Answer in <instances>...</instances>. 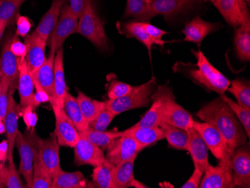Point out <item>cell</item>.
Here are the masks:
<instances>
[{
	"instance_id": "ba28073f",
	"label": "cell",
	"mask_w": 250,
	"mask_h": 188,
	"mask_svg": "<svg viewBox=\"0 0 250 188\" xmlns=\"http://www.w3.org/2000/svg\"><path fill=\"white\" fill-rule=\"evenodd\" d=\"M79 18L74 15L67 4L63 6L61 14L50 38V53L56 54L64 41L71 35L77 33Z\"/></svg>"
},
{
	"instance_id": "11a10c76",
	"label": "cell",
	"mask_w": 250,
	"mask_h": 188,
	"mask_svg": "<svg viewBox=\"0 0 250 188\" xmlns=\"http://www.w3.org/2000/svg\"><path fill=\"white\" fill-rule=\"evenodd\" d=\"M238 2H239L240 6H241V9H242L244 15H247V16H250V13H249L248 10V5H247L246 0H238Z\"/></svg>"
},
{
	"instance_id": "30bf717a",
	"label": "cell",
	"mask_w": 250,
	"mask_h": 188,
	"mask_svg": "<svg viewBox=\"0 0 250 188\" xmlns=\"http://www.w3.org/2000/svg\"><path fill=\"white\" fill-rule=\"evenodd\" d=\"M199 188H236L233 179L231 161H219L218 165L213 167L210 164L204 172Z\"/></svg>"
},
{
	"instance_id": "d6986e66",
	"label": "cell",
	"mask_w": 250,
	"mask_h": 188,
	"mask_svg": "<svg viewBox=\"0 0 250 188\" xmlns=\"http://www.w3.org/2000/svg\"><path fill=\"white\" fill-rule=\"evenodd\" d=\"M188 131L189 134L188 151L192 157L195 169H199L204 173L210 166L208 162V148L202 136L194 127H191Z\"/></svg>"
},
{
	"instance_id": "44dd1931",
	"label": "cell",
	"mask_w": 250,
	"mask_h": 188,
	"mask_svg": "<svg viewBox=\"0 0 250 188\" xmlns=\"http://www.w3.org/2000/svg\"><path fill=\"white\" fill-rule=\"evenodd\" d=\"M194 122L192 116L186 109L175 102V98L168 100L166 105L161 123H166L188 130L193 127Z\"/></svg>"
},
{
	"instance_id": "8992f818",
	"label": "cell",
	"mask_w": 250,
	"mask_h": 188,
	"mask_svg": "<svg viewBox=\"0 0 250 188\" xmlns=\"http://www.w3.org/2000/svg\"><path fill=\"white\" fill-rule=\"evenodd\" d=\"M175 98L172 88L168 85H157L151 95V106L139 123L132 127H156L160 126L166 105L171 98Z\"/></svg>"
},
{
	"instance_id": "484cf974",
	"label": "cell",
	"mask_w": 250,
	"mask_h": 188,
	"mask_svg": "<svg viewBox=\"0 0 250 188\" xmlns=\"http://www.w3.org/2000/svg\"><path fill=\"white\" fill-rule=\"evenodd\" d=\"M122 135L134 139L145 148L164 139V133L161 126L156 127H130L124 130Z\"/></svg>"
},
{
	"instance_id": "6125c7cd",
	"label": "cell",
	"mask_w": 250,
	"mask_h": 188,
	"mask_svg": "<svg viewBox=\"0 0 250 188\" xmlns=\"http://www.w3.org/2000/svg\"><path fill=\"white\" fill-rule=\"evenodd\" d=\"M246 2H247V3L250 4V0H246Z\"/></svg>"
},
{
	"instance_id": "be15d7a7",
	"label": "cell",
	"mask_w": 250,
	"mask_h": 188,
	"mask_svg": "<svg viewBox=\"0 0 250 188\" xmlns=\"http://www.w3.org/2000/svg\"><path fill=\"white\" fill-rule=\"evenodd\" d=\"M209 1H210V2H211L212 3H213V1H214V0H209Z\"/></svg>"
},
{
	"instance_id": "e7e4bbea",
	"label": "cell",
	"mask_w": 250,
	"mask_h": 188,
	"mask_svg": "<svg viewBox=\"0 0 250 188\" xmlns=\"http://www.w3.org/2000/svg\"><path fill=\"white\" fill-rule=\"evenodd\" d=\"M148 1H149V2H151V1H152V0H148Z\"/></svg>"
},
{
	"instance_id": "6f0895ef",
	"label": "cell",
	"mask_w": 250,
	"mask_h": 188,
	"mask_svg": "<svg viewBox=\"0 0 250 188\" xmlns=\"http://www.w3.org/2000/svg\"><path fill=\"white\" fill-rule=\"evenodd\" d=\"M6 27V25L3 24V23H0V40L2 39V36H3L4 34V32H5Z\"/></svg>"
},
{
	"instance_id": "83f0119b",
	"label": "cell",
	"mask_w": 250,
	"mask_h": 188,
	"mask_svg": "<svg viewBox=\"0 0 250 188\" xmlns=\"http://www.w3.org/2000/svg\"><path fill=\"white\" fill-rule=\"evenodd\" d=\"M54 88L56 106L63 108L64 97L67 93L64 71V50L62 47L56 52L54 60Z\"/></svg>"
},
{
	"instance_id": "9c48e42d",
	"label": "cell",
	"mask_w": 250,
	"mask_h": 188,
	"mask_svg": "<svg viewBox=\"0 0 250 188\" xmlns=\"http://www.w3.org/2000/svg\"><path fill=\"white\" fill-rule=\"evenodd\" d=\"M144 147L134 139L122 135L115 139L106 148V161L117 166L125 161L136 158Z\"/></svg>"
},
{
	"instance_id": "7bdbcfd3",
	"label": "cell",
	"mask_w": 250,
	"mask_h": 188,
	"mask_svg": "<svg viewBox=\"0 0 250 188\" xmlns=\"http://www.w3.org/2000/svg\"><path fill=\"white\" fill-rule=\"evenodd\" d=\"M116 116L114 113L105 108L88 123V127L98 131H105Z\"/></svg>"
},
{
	"instance_id": "52a82bcc",
	"label": "cell",
	"mask_w": 250,
	"mask_h": 188,
	"mask_svg": "<svg viewBox=\"0 0 250 188\" xmlns=\"http://www.w3.org/2000/svg\"><path fill=\"white\" fill-rule=\"evenodd\" d=\"M193 127L202 136L208 150L215 158L219 161H231L234 151L230 148L223 136L214 126L206 122L199 123L195 121Z\"/></svg>"
},
{
	"instance_id": "681fc988",
	"label": "cell",
	"mask_w": 250,
	"mask_h": 188,
	"mask_svg": "<svg viewBox=\"0 0 250 188\" xmlns=\"http://www.w3.org/2000/svg\"><path fill=\"white\" fill-rule=\"evenodd\" d=\"M34 85L36 89V92L34 95L33 104L32 106L34 109L37 108L39 105L42 103H45V102H50V98L47 92L43 90L42 87L39 85L38 81L36 79H33Z\"/></svg>"
},
{
	"instance_id": "ac0fdd59",
	"label": "cell",
	"mask_w": 250,
	"mask_h": 188,
	"mask_svg": "<svg viewBox=\"0 0 250 188\" xmlns=\"http://www.w3.org/2000/svg\"><path fill=\"white\" fill-rule=\"evenodd\" d=\"M22 115V109L20 104L17 103L13 95H9L8 98V110L4 119L5 133L8 143V163L14 162V148L15 146V139L18 135V119Z\"/></svg>"
},
{
	"instance_id": "e0dca14e",
	"label": "cell",
	"mask_w": 250,
	"mask_h": 188,
	"mask_svg": "<svg viewBox=\"0 0 250 188\" xmlns=\"http://www.w3.org/2000/svg\"><path fill=\"white\" fill-rule=\"evenodd\" d=\"M202 0H152L151 8L154 15H162L166 19H172L181 14L190 11Z\"/></svg>"
},
{
	"instance_id": "836d02e7",
	"label": "cell",
	"mask_w": 250,
	"mask_h": 188,
	"mask_svg": "<svg viewBox=\"0 0 250 188\" xmlns=\"http://www.w3.org/2000/svg\"><path fill=\"white\" fill-rule=\"evenodd\" d=\"M234 46L237 57L243 62L250 60V21L237 28Z\"/></svg>"
},
{
	"instance_id": "e575fe53",
	"label": "cell",
	"mask_w": 250,
	"mask_h": 188,
	"mask_svg": "<svg viewBox=\"0 0 250 188\" xmlns=\"http://www.w3.org/2000/svg\"><path fill=\"white\" fill-rule=\"evenodd\" d=\"M77 100L84 118L88 123L106 108V102L94 100L80 90L77 91Z\"/></svg>"
},
{
	"instance_id": "cb8c5ba5",
	"label": "cell",
	"mask_w": 250,
	"mask_h": 188,
	"mask_svg": "<svg viewBox=\"0 0 250 188\" xmlns=\"http://www.w3.org/2000/svg\"><path fill=\"white\" fill-rule=\"evenodd\" d=\"M56 54L50 53L36 74V79L50 98L52 106H56L54 88V60Z\"/></svg>"
},
{
	"instance_id": "f35d334b",
	"label": "cell",
	"mask_w": 250,
	"mask_h": 188,
	"mask_svg": "<svg viewBox=\"0 0 250 188\" xmlns=\"http://www.w3.org/2000/svg\"><path fill=\"white\" fill-rule=\"evenodd\" d=\"M25 0H2L0 2V23L7 26L16 21L20 8Z\"/></svg>"
},
{
	"instance_id": "74e56055",
	"label": "cell",
	"mask_w": 250,
	"mask_h": 188,
	"mask_svg": "<svg viewBox=\"0 0 250 188\" xmlns=\"http://www.w3.org/2000/svg\"><path fill=\"white\" fill-rule=\"evenodd\" d=\"M227 91L235 97L237 103L250 109V85L248 81L234 80L230 83Z\"/></svg>"
},
{
	"instance_id": "7a4b0ae2",
	"label": "cell",
	"mask_w": 250,
	"mask_h": 188,
	"mask_svg": "<svg viewBox=\"0 0 250 188\" xmlns=\"http://www.w3.org/2000/svg\"><path fill=\"white\" fill-rule=\"evenodd\" d=\"M192 53L196 58V68L189 71V76L195 82L208 90L223 95L227 91L231 81L208 61L200 50Z\"/></svg>"
},
{
	"instance_id": "816d5d0a",
	"label": "cell",
	"mask_w": 250,
	"mask_h": 188,
	"mask_svg": "<svg viewBox=\"0 0 250 188\" xmlns=\"http://www.w3.org/2000/svg\"><path fill=\"white\" fill-rule=\"evenodd\" d=\"M91 0H69V7L74 15L80 18L83 14L87 5Z\"/></svg>"
},
{
	"instance_id": "6da1fadb",
	"label": "cell",
	"mask_w": 250,
	"mask_h": 188,
	"mask_svg": "<svg viewBox=\"0 0 250 188\" xmlns=\"http://www.w3.org/2000/svg\"><path fill=\"white\" fill-rule=\"evenodd\" d=\"M196 116L214 126L232 151L244 145L249 139L234 112L220 97L202 106Z\"/></svg>"
},
{
	"instance_id": "277c9868",
	"label": "cell",
	"mask_w": 250,
	"mask_h": 188,
	"mask_svg": "<svg viewBox=\"0 0 250 188\" xmlns=\"http://www.w3.org/2000/svg\"><path fill=\"white\" fill-rule=\"evenodd\" d=\"M42 142V139L36 134V132L27 129L24 134L18 130L15 139V146L19 151L21 158L19 170L24 178L27 188H29L32 184L34 160L39 152Z\"/></svg>"
},
{
	"instance_id": "d4e9b609",
	"label": "cell",
	"mask_w": 250,
	"mask_h": 188,
	"mask_svg": "<svg viewBox=\"0 0 250 188\" xmlns=\"http://www.w3.org/2000/svg\"><path fill=\"white\" fill-rule=\"evenodd\" d=\"M67 0H53L50 8L41 20L35 32L47 42L60 18L62 9Z\"/></svg>"
},
{
	"instance_id": "8d00e7d4",
	"label": "cell",
	"mask_w": 250,
	"mask_h": 188,
	"mask_svg": "<svg viewBox=\"0 0 250 188\" xmlns=\"http://www.w3.org/2000/svg\"><path fill=\"white\" fill-rule=\"evenodd\" d=\"M122 32L124 34L130 38H134L141 42L143 45L147 47L151 57V47L153 44H156L155 42L147 34L142 26L140 21H130L128 23L122 25Z\"/></svg>"
},
{
	"instance_id": "7dc6e473",
	"label": "cell",
	"mask_w": 250,
	"mask_h": 188,
	"mask_svg": "<svg viewBox=\"0 0 250 188\" xmlns=\"http://www.w3.org/2000/svg\"><path fill=\"white\" fill-rule=\"evenodd\" d=\"M34 109L32 105L22 109V119L26 124V129L31 131H35V127L38 123V115L34 112Z\"/></svg>"
},
{
	"instance_id": "f546056e",
	"label": "cell",
	"mask_w": 250,
	"mask_h": 188,
	"mask_svg": "<svg viewBox=\"0 0 250 188\" xmlns=\"http://www.w3.org/2000/svg\"><path fill=\"white\" fill-rule=\"evenodd\" d=\"M154 15L148 0H127L124 18H133L140 22H150Z\"/></svg>"
},
{
	"instance_id": "680465c9",
	"label": "cell",
	"mask_w": 250,
	"mask_h": 188,
	"mask_svg": "<svg viewBox=\"0 0 250 188\" xmlns=\"http://www.w3.org/2000/svg\"><path fill=\"white\" fill-rule=\"evenodd\" d=\"M4 188L3 183H2V178H1V175H0V188Z\"/></svg>"
},
{
	"instance_id": "9f6ffc18",
	"label": "cell",
	"mask_w": 250,
	"mask_h": 188,
	"mask_svg": "<svg viewBox=\"0 0 250 188\" xmlns=\"http://www.w3.org/2000/svg\"><path fill=\"white\" fill-rule=\"evenodd\" d=\"M5 133V123L2 118L0 117V134H3Z\"/></svg>"
},
{
	"instance_id": "603a6c76",
	"label": "cell",
	"mask_w": 250,
	"mask_h": 188,
	"mask_svg": "<svg viewBox=\"0 0 250 188\" xmlns=\"http://www.w3.org/2000/svg\"><path fill=\"white\" fill-rule=\"evenodd\" d=\"M229 24L237 28L250 22V16L244 15L238 0H214L213 2Z\"/></svg>"
},
{
	"instance_id": "9a60e30c",
	"label": "cell",
	"mask_w": 250,
	"mask_h": 188,
	"mask_svg": "<svg viewBox=\"0 0 250 188\" xmlns=\"http://www.w3.org/2000/svg\"><path fill=\"white\" fill-rule=\"evenodd\" d=\"M24 43L26 47V64L34 79L41 66L47 59L45 56L47 42L42 39L36 32H33L25 37Z\"/></svg>"
},
{
	"instance_id": "91938a15",
	"label": "cell",
	"mask_w": 250,
	"mask_h": 188,
	"mask_svg": "<svg viewBox=\"0 0 250 188\" xmlns=\"http://www.w3.org/2000/svg\"><path fill=\"white\" fill-rule=\"evenodd\" d=\"M1 77H2V74H1V72H0V95H1V91H2V85H1Z\"/></svg>"
},
{
	"instance_id": "ffe728a7",
	"label": "cell",
	"mask_w": 250,
	"mask_h": 188,
	"mask_svg": "<svg viewBox=\"0 0 250 188\" xmlns=\"http://www.w3.org/2000/svg\"><path fill=\"white\" fill-rule=\"evenodd\" d=\"M220 26V23H210L197 16L187 23L185 29L181 31V32L185 35V42L200 44L204 39L208 35L217 32Z\"/></svg>"
},
{
	"instance_id": "f907efd6",
	"label": "cell",
	"mask_w": 250,
	"mask_h": 188,
	"mask_svg": "<svg viewBox=\"0 0 250 188\" xmlns=\"http://www.w3.org/2000/svg\"><path fill=\"white\" fill-rule=\"evenodd\" d=\"M11 51L14 53L15 57L18 58H26V47L24 43L21 42L18 36L16 35L13 36L10 45Z\"/></svg>"
},
{
	"instance_id": "ee69618b",
	"label": "cell",
	"mask_w": 250,
	"mask_h": 188,
	"mask_svg": "<svg viewBox=\"0 0 250 188\" xmlns=\"http://www.w3.org/2000/svg\"><path fill=\"white\" fill-rule=\"evenodd\" d=\"M133 86L125 83L113 80L109 84L107 90L109 100H114L121 97L125 96L131 90Z\"/></svg>"
},
{
	"instance_id": "f6af8a7d",
	"label": "cell",
	"mask_w": 250,
	"mask_h": 188,
	"mask_svg": "<svg viewBox=\"0 0 250 188\" xmlns=\"http://www.w3.org/2000/svg\"><path fill=\"white\" fill-rule=\"evenodd\" d=\"M142 26L144 28L145 30L147 32V34L151 36V39L155 42L157 45L163 46L167 43V41L163 40V37L165 35L168 34L167 31L163 30L157 26L150 23V22H141Z\"/></svg>"
},
{
	"instance_id": "003e7915",
	"label": "cell",
	"mask_w": 250,
	"mask_h": 188,
	"mask_svg": "<svg viewBox=\"0 0 250 188\" xmlns=\"http://www.w3.org/2000/svg\"><path fill=\"white\" fill-rule=\"evenodd\" d=\"M0 2H1V1H0Z\"/></svg>"
},
{
	"instance_id": "d590c367",
	"label": "cell",
	"mask_w": 250,
	"mask_h": 188,
	"mask_svg": "<svg viewBox=\"0 0 250 188\" xmlns=\"http://www.w3.org/2000/svg\"><path fill=\"white\" fill-rule=\"evenodd\" d=\"M81 137L104 150L115 139L122 137L123 131H98L88 127L83 132H79Z\"/></svg>"
},
{
	"instance_id": "94428289",
	"label": "cell",
	"mask_w": 250,
	"mask_h": 188,
	"mask_svg": "<svg viewBox=\"0 0 250 188\" xmlns=\"http://www.w3.org/2000/svg\"><path fill=\"white\" fill-rule=\"evenodd\" d=\"M4 166H5V164L0 163V175H1V171H2V167H3Z\"/></svg>"
},
{
	"instance_id": "3957f363",
	"label": "cell",
	"mask_w": 250,
	"mask_h": 188,
	"mask_svg": "<svg viewBox=\"0 0 250 188\" xmlns=\"http://www.w3.org/2000/svg\"><path fill=\"white\" fill-rule=\"evenodd\" d=\"M156 88L157 80L154 76H152L147 82L133 86L130 92L125 96L105 102L106 108L118 116L130 109L146 107L151 104V95L155 91Z\"/></svg>"
},
{
	"instance_id": "4fadbf2b",
	"label": "cell",
	"mask_w": 250,
	"mask_h": 188,
	"mask_svg": "<svg viewBox=\"0 0 250 188\" xmlns=\"http://www.w3.org/2000/svg\"><path fill=\"white\" fill-rule=\"evenodd\" d=\"M14 36L8 34L2 43L0 54V72L9 83V95H13L18 88V59L11 51L10 45Z\"/></svg>"
},
{
	"instance_id": "ab89813d",
	"label": "cell",
	"mask_w": 250,
	"mask_h": 188,
	"mask_svg": "<svg viewBox=\"0 0 250 188\" xmlns=\"http://www.w3.org/2000/svg\"><path fill=\"white\" fill-rule=\"evenodd\" d=\"M39 153V152H38ZM38 153L34 160L33 177L30 188H52L51 176L39 161Z\"/></svg>"
},
{
	"instance_id": "b9f144b4",
	"label": "cell",
	"mask_w": 250,
	"mask_h": 188,
	"mask_svg": "<svg viewBox=\"0 0 250 188\" xmlns=\"http://www.w3.org/2000/svg\"><path fill=\"white\" fill-rule=\"evenodd\" d=\"M220 98L226 102L231 108V110L234 112L236 117L239 120L241 125L244 127V130L247 133V137H250V109H247L244 106L240 105L237 102L230 99L228 97L223 94L220 95Z\"/></svg>"
},
{
	"instance_id": "db71d44e",
	"label": "cell",
	"mask_w": 250,
	"mask_h": 188,
	"mask_svg": "<svg viewBox=\"0 0 250 188\" xmlns=\"http://www.w3.org/2000/svg\"><path fill=\"white\" fill-rule=\"evenodd\" d=\"M8 140H3L0 143V163L5 164L8 160Z\"/></svg>"
},
{
	"instance_id": "bcb514c9",
	"label": "cell",
	"mask_w": 250,
	"mask_h": 188,
	"mask_svg": "<svg viewBox=\"0 0 250 188\" xmlns=\"http://www.w3.org/2000/svg\"><path fill=\"white\" fill-rule=\"evenodd\" d=\"M1 85H2V91L0 95V117L4 120L8 110L9 83L5 78L1 77Z\"/></svg>"
},
{
	"instance_id": "4dcf8cb0",
	"label": "cell",
	"mask_w": 250,
	"mask_h": 188,
	"mask_svg": "<svg viewBox=\"0 0 250 188\" xmlns=\"http://www.w3.org/2000/svg\"><path fill=\"white\" fill-rule=\"evenodd\" d=\"M160 126L164 130V139L168 142L169 147L176 150L188 151L189 143L188 130L166 123H161Z\"/></svg>"
},
{
	"instance_id": "d6a6232c",
	"label": "cell",
	"mask_w": 250,
	"mask_h": 188,
	"mask_svg": "<svg viewBox=\"0 0 250 188\" xmlns=\"http://www.w3.org/2000/svg\"><path fill=\"white\" fill-rule=\"evenodd\" d=\"M116 167L106 160L102 165L95 167L91 188H114L113 175Z\"/></svg>"
},
{
	"instance_id": "f5cc1de1",
	"label": "cell",
	"mask_w": 250,
	"mask_h": 188,
	"mask_svg": "<svg viewBox=\"0 0 250 188\" xmlns=\"http://www.w3.org/2000/svg\"><path fill=\"white\" fill-rule=\"evenodd\" d=\"M203 172L198 169H195L188 182L181 187L182 188H198L199 187Z\"/></svg>"
},
{
	"instance_id": "03108f58",
	"label": "cell",
	"mask_w": 250,
	"mask_h": 188,
	"mask_svg": "<svg viewBox=\"0 0 250 188\" xmlns=\"http://www.w3.org/2000/svg\"><path fill=\"white\" fill-rule=\"evenodd\" d=\"M0 1H2V0H0Z\"/></svg>"
},
{
	"instance_id": "1f68e13d",
	"label": "cell",
	"mask_w": 250,
	"mask_h": 188,
	"mask_svg": "<svg viewBox=\"0 0 250 188\" xmlns=\"http://www.w3.org/2000/svg\"><path fill=\"white\" fill-rule=\"evenodd\" d=\"M63 109L79 132L84 131L88 128V123L83 115L77 98L69 92H67L64 97Z\"/></svg>"
},
{
	"instance_id": "8fae6325",
	"label": "cell",
	"mask_w": 250,
	"mask_h": 188,
	"mask_svg": "<svg viewBox=\"0 0 250 188\" xmlns=\"http://www.w3.org/2000/svg\"><path fill=\"white\" fill-rule=\"evenodd\" d=\"M233 179L236 188H250V143L234 150L231 157Z\"/></svg>"
},
{
	"instance_id": "5b68a950",
	"label": "cell",
	"mask_w": 250,
	"mask_h": 188,
	"mask_svg": "<svg viewBox=\"0 0 250 188\" xmlns=\"http://www.w3.org/2000/svg\"><path fill=\"white\" fill-rule=\"evenodd\" d=\"M77 33L88 39L99 50L105 51L109 48V41L93 0L88 2L82 16L79 18Z\"/></svg>"
},
{
	"instance_id": "4316f807",
	"label": "cell",
	"mask_w": 250,
	"mask_h": 188,
	"mask_svg": "<svg viewBox=\"0 0 250 188\" xmlns=\"http://www.w3.org/2000/svg\"><path fill=\"white\" fill-rule=\"evenodd\" d=\"M136 158H131L116 166L113 175L114 188H147L146 185L135 179L133 175V166Z\"/></svg>"
},
{
	"instance_id": "5bb4252c",
	"label": "cell",
	"mask_w": 250,
	"mask_h": 188,
	"mask_svg": "<svg viewBox=\"0 0 250 188\" xmlns=\"http://www.w3.org/2000/svg\"><path fill=\"white\" fill-rule=\"evenodd\" d=\"M60 145L53 132L50 137L42 140L38 153L41 164L50 174L52 180L56 173L62 169L60 166Z\"/></svg>"
},
{
	"instance_id": "c3c4849f",
	"label": "cell",
	"mask_w": 250,
	"mask_h": 188,
	"mask_svg": "<svg viewBox=\"0 0 250 188\" xmlns=\"http://www.w3.org/2000/svg\"><path fill=\"white\" fill-rule=\"evenodd\" d=\"M15 22L17 25L16 36L22 38L27 36L32 28L30 20L27 17L21 16L18 14Z\"/></svg>"
},
{
	"instance_id": "7c38bea8",
	"label": "cell",
	"mask_w": 250,
	"mask_h": 188,
	"mask_svg": "<svg viewBox=\"0 0 250 188\" xmlns=\"http://www.w3.org/2000/svg\"><path fill=\"white\" fill-rule=\"evenodd\" d=\"M56 118V128L54 134L58 140L60 146L74 148L81 138L78 130L74 123L66 114L63 108L53 106Z\"/></svg>"
},
{
	"instance_id": "7402d4cb",
	"label": "cell",
	"mask_w": 250,
	"mask_h": 188,
	"mask_svg": "<svg viewBox=\"0 0 250 188\" xmlns=\"http://www.w3.org/2000/svg\"><path fill=\"white\" fill-rule=\"evenodd\" d=\"M18 59V88L20 95V106L21 109L33 104L34 82L26 64V58Z\"/></svg>"
},
{
	"instance_id": "f1b7e54d",
	"label": "cell",
	"mask_w": 250,
	"mask_h": 188,
	"mask_svg": "<svg viewBox=\"0 0 250 188\" xmlns=\"http://www.w3.org/2000/svg\"><path fill=\"white\" fill-rule=\"evenodd\" d=\"M91 188V183L79 171L67 172L61 169L55 175L52 183V188Z\"/></svg>"
},
{
	"instance_id": "60d3db41",
	"label": "cell",
	"mask_w": 250,
	"mask_h": 188,
	"mask_svg": "<svg viewBox=\"0 0 250 188\" xmlns=\"http://www.w3.org/2000/svg\"><path fill=\"white\" fill-rule=\"evenodd\" d=\"M1 178L4 188H27L21 180L19 172L17 169L15 163H8V166H4L1 171Z\"/></svg>"
},
{
	"instance_id": "2e32d148",
	"label": "cell",
	"mask_w": 250,
	"mask_h": 188,
	"mask_svg": "<svg viewBox=\"0 0 250 188\" xmlns=\"http://www.w3.org/2000/svg\"><path fill=\"white\" fill-rule=\"evenodd\" d=\"M105 161L104 150L81 136L74 146V164L77 167L90 165L96 167L102 165Z\"/></svg>"
}]
</instances>
